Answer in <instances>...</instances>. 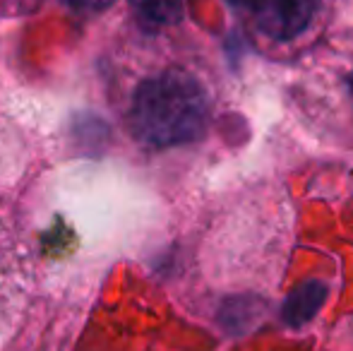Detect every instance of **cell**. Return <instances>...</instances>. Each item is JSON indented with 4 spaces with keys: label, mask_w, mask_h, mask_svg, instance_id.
Segmentation results:
<instances>
[{
    "label": "cell",
    "mask_w": 353,
    "mask_h": 351,
    "mask_svg": "<svg viewBox=\"0 0 353 351\" xmlns=\"http://www.w3.org/2000/svg\"><path fill=\"white\" fill-rule=\"evenodd\" d=\"M231 8H236V10H245V12H255V8H257V3L260 0H226Z\"/></svg>",
    "instance_id": "cell-7"
},
{
    "label": "cell",
    "mask_w": 353,
    "mask_h": 351,
    "mask_svg": "<svg viewBox=\"0 0 353 351\" xmlns=\"http://www.w3.org/2000/svg\"><path fill=\"white\" fill-rule=\"evenodd\" d=\"M346 85H349V94H351V99H353V72L349 75V82H346Z\"/></svg>",
    "instance_id": "cell-8"
},
{
    "label": "cell",
    "mask_w": 353,
    "mask_h": 351,
    "mask_svg": "<svg viewBox=\"0 0 353 351\" xmlns=\"http://www.w3.org/2000/svg\"><path fill=\"white\" fill-rule=\"evenodd\" d=\"M327 286L322 281H305L303 286H298L291 296H288L286 305H283V320L288 325H303L320 310V305L325 303Z\"/></svg>",
    "instance_id": "cell-4"
},
{
    "label": "cell",
    "mask_w": 353,
    "mask_h": 351,
    "mask_svg": "<svg viewBox=\"0 0 353 351\" xmlns=\"http://www.w3.org/2000/svg\"><path fill=\"white\" fill-rule=\"evenodd\" d=\"M130 5L154 24H176L183 17V0H130Z\"/></svg>",
    "instance_id": "cell-5"
},
{
    "label": "cell",
    "mask_w": 353,
    "mask_h": 351,
    "mask_svg": "<svg viewBox=\"0 0 353 351\" xmlns=\"http://www.w3.org/2000/svg\"><path fill=\"white\" fill-rule=\"evenodd\" d=\"M130 126L137 140L149 147L195 142L210 126V97L190 72H161L137 87Z\"/></svg>",
    "instance_id": "cell-1"
},
{
    "label": "cell",
    "mask_w": 353,
    "mask_h": 351,
    "mask_svg": "<svg viewBox=\"0 0 353 351\" xmlns=\"http://www.w3.org/2000/svg\"><path fill=\"white\" fill-rule=\"evenodd\" d=\"M32 291V258L27 245L0 219V351L17 330Z\"/></svg>",
    "instance_id": "cell-2"
},
{
    "label": "cell",
    "mask_w": 353,
    "mask_h": 351,
    "mask_svg": "<svg viewBox=\"0 0 353 351\" xmlns=\"http://www.w3.org/2000/svg\"><path fill=\"white\" fill-rule=\"evenodd\" d=\"M113 0H72V5L74 8H79V10H87V12H97V10H103V8H108Z\"/></svg>",
    "instance_id": "cell-6"
},
{
    "label": "cell",
    "mask_w": 353,
    "mask_h": 351,
    "mask_svg": "<svg viewBox=\"0 0 353 351\" xmlns=\"http://www.w3.org/2000/svg\"><path fill=\"white\" fill-rule=\"evenodd\" d=\"M320 0H260L255 8L257 27L274 41L301 37L315 19Z\"/></svg>",
    "instance_id": "cell-3"
}]
</instances>
